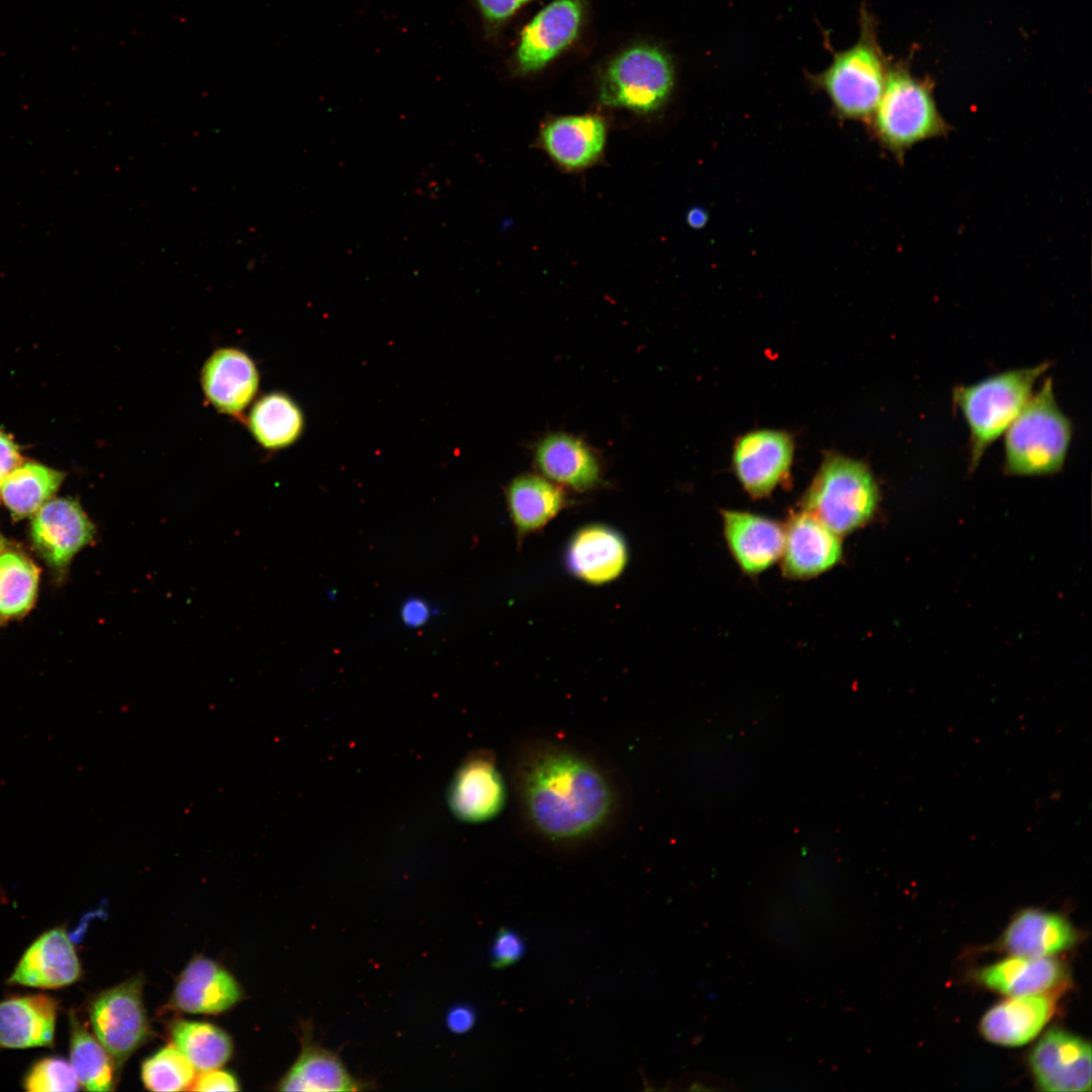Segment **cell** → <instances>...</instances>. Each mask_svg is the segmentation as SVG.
Wrapping results in <instances>:
<instances>
[{
  "label": "cell",
  "instance_id": "6da1fadb",
  "mask_svg": "<svg viewBox=\"0 0 1092 1092\" xmlns=\"http://www.w3.org/2000/svg\"><path fill=\"white\" fill-rule=\"evenodd\" d=\"M509 777L520 830L548 849L576 852L608 841L626 817L618 769L590 745L559 732L519 737Z\"/></svg>",
  "mask_w": 1092,
  "mask_h": 1092
},
{
  "label": "cell",
  "instance_id": "7a4b0ae2",
  "mask_svg": "<svg viewBox=\"0 0 1092 1092\" xmlns=\"http://www.w3.org/2000/svg\"><path fill=\"white\" fill-rule=\"evenodd\" d=\"M860 32L850 48L836 53L830 66L812 75L842 118L869 120L883 95L890 65L879 44L873 16L863 10Z\"/></svg>",
  "mask_w": 1092,
  "mask_h": 1092
},
{
  "label": "cell",
  "instance_id": "3957f363",
  "mask_svg": "<svg viewBox=\"0 0 1092 1092\" xmlns=\"http://www.w3.org/2000/svg\"><path fill=\"white\" fill-rule=\"evenodd\" d=\"M1072 435L1071 421L1057 403L1053 380L1046 378L1005 432L1006 471L1020 476L1059 471Z\"/></svg>",
  "mask_w": 1092,
  "mask_h": 1092
},
{
  "label": "cell",
  "instance_id": "277c9868",
  "mask_svg": "<svg viewBox=\"0 0 1092 1092\" xmlns=\"http://www.w3.org/2000/svg\"><path fill=\"white\" fill-rule=\"evenodd\" d=\"M1050 363L1012 369L953 389V402L970 431V462L975 469L987 449L1019 415Z\"/></svg>",
  "mask_w": 1092,
  "mask_h": 1092
},
{
  "label": "cell",
  "instance_id": "5b68a950",
  "mask_svg": "<svg viewBox=\"0 0 1092 1092\" xmlns=\"http://www.w3.org/2000/svg\"><path fill=\"white\" fill-rule=\"evenodd\" d=\"M879 498L878 484L866 463L832 454L817 470L800 509L842 537L873 518Z\"/></svg>",
  "mask_w": 1092,
  "mask_h": 1092
},
{
  "label": "cell",
  "instance_id": "8992f818",
  "mask_svg": "<svg viewBox=\"0 0 1092 1092\" xmlns=\"http://www.w3.org/2000/svg\"><path fill=\"white\" fill-rule=\"evenodd\" d=\"M872 117L874 132L882 146L901 161L916 144L944 135L948 130L930 81L914 76L906 65L890 67Z\"/></svg>",
  "mask_w": 1092,
  "mask_h": 1092
},
{
  "label": "cell",
  "instance_id": "52a82bcc",
  "mask_svg": "<svg viewBox=\"0 0 1092 1092\" xmlns=\"http://www.w3.org/2000/svg\"><path fill=\"white\" fill-rule=\"evenodd\" d=\"M672 86L669 59L656 48L636 47L610 64L601 83L600 100L609 106L647 113L663 104Z\"/></svg>",
  "mask_w": 1092,
  "mask_h": 1092
},
{
  "label": "cell",
  "instance_id": "ba28073f",
  "mask_svg": "<svg viewBox=\"0 0 1092 1092\" xmlns=\"http://www.w3.org/2000/svg\"><path fill=\"white\" fill-rule=\"evenodd\" d=\"M143 985L142 978H132L102 991L89 1005L93 1032L112 1057L118 1071L151 1035L143 1003Z\"/></svg>",
  "mask_w": 1092,
  "mask_h": 1092
},
{
  "label": "cell",
  "instance_id": "9c48e42d",
  "mask_svg": "<svg viewBox=\"0 0 1092 1092\" xmlns=\"http://www.w3.org/2000/svg\"><path fill=\"white\" fill-rule=\"evenodd\" d=\"M794 444L783 431L755 430L737 439L732 463L745 492L753 498L771 494L790 476Z\"/></svg>",
  "mask_w": 1092,
  "mask_h": 1092
},
{
  "label": "cell",
  "instance_id": "30bf717a",
  "mask_svg": "<svg viewBox=\"0 0 1092 1092\" xmlns=\"http://www.w3.org/2000/svg\"><path fill=\"white\" fill-rule=\"evenodd\" d=\"M447 800L453 815L467 823H482L500 813L507 787L492 751L477 749L466 755L454 772Z\"/></svg>",
  "mask_w": 1092,
  "mask_h": 1092
},
{
  "label": "cell",
  "instance_id": "8fae6325",
  "mask_svg": "<svg viewBox=\"0 0 1092 1092\" xmlns=\"http://www.w3.org/2000/svg\"><path fill=\"white\" fill-rule=\"evenodd\" d=\"M784 529L780 560L786 577L795 580L817 577L841 561L842 537L809 513L801 509L792 512Z\"/></svg>",
  "mask_w": 1092,
  "mask_h": 1092
},
{
  "label": "cell",
  "instance_id": "7c38bea8",
  "mask_svg": "<svg viewBox=\"0 0 1092 1092\" xmlns=\"http://www.w3.org/2000/svg\"><path fill=\"white\" fill-rule=\"evenodd\" d=\"M1029 1066L1043 1091L1091 1090V1045L1064 1029H1050L1037 1041Z\"/></svg>",
  "mask_w": 1092,
  "mask_h": 1092
},
{
  "label": "cell",
  "instance_id": "4fadbf2b",
  "mask_svg": "<svg viewBox=\"0 0 1092 1092\" xmlns=\"http://www.w3.org/2000/svg\"><path fill=\"white\" fill-rule=\"evenodd\" d=\"M32 543L56 569H64L95 536V527L81 506L71 498L47 502L31 522Z\"/></svg>",
  "mask_w": 1092,
  "mask_h": 1092
},
{
  "label": "cell",
  "instance_id": "5bb4252c",
  "mask_svg": "<svg viewBox=\"0 0 1092 1092\" xmlns=\"http://www.w3.org/2000/svg\"><path fill=\"white\" fill-rule=\"evenodd\" d=\"M565 566L576 579L604 585L619 578L629 562V548L615 528L594 523L580 527L569 538Z\"/></svg>",
  "mask_w": 1092,
  "mask_h": 1092
},
{
  "label": "cell",
  "instance_id": "9a60e30c",
  "mask_svg": "<svg viewBox=\"0 0 1092 1092\" xmlns=\"http://www.w3.org/2000/svg\"><path fill=\"white\" fill-rule=\"evenodd\" d=\"M200 382L207 401L218 413L241 420L258 393L260 374L244 351L216 349L204 362Z\"/></svg>",
  "mask_w": 1092,
  "mask_h": 1092
},
{
  "label": "cell",
  "instance_id": "2e32d148",
  "mask_svg": "<svg viewBox=\"0 0 1092 1092\" xmlns=\"http://www.w3.org/2000/svg\"><path fill=\"white\" fill-rule=\"evenodd\" d=\"M723 536L740 570L758 575L781 559L785 529L779 521L751 512L721 511Z\"/></svg>",
  "mask_w": 1092,
  "mask_h": 1092
},
{
  "label": "cell",
  "instance_id": "e0dca14e",
  "mask_svg": "<svg viewBox=\"0 0 1092 1092\" xmlns=\"http://www.w3.org/2000/svg\"><path fill=\"white\" fill-rule=\"evenodd\" d=\"M81 973L80 961L67 931L64 927H54L41 933L25 949L7 982L59 989L77 982Z\"/></svg>",
  "mask_w": 1092,
  "mask_h": 1092
},
{
  "label": "cell",
  "instance_id": "ac0fdd59",
  "mask_svg": "<svg viewBox=\"0 0 1092 1092\" xmlns=\"http://www.w3.org/2000/svg\"><path fill=\"white\" fill-rule=\"evenodd\" d=\"M580 21L578 0H555L536 14L521 33L517 51L521 71L545 67L575 38Z\"/></svg>",
  "mask_w": 1092,
  "mask_h": 1092
},
{
  "label": "cell",
  "instance_id": "d6986e66",
  "mask_svg": "<svg viewBox=\"0 0 1092 1092\" xmlns=\"http://www.w3.org/2000/svg\"><path fill=\"white\" fill-rule=\"evenodd\" d=\"M311 1031L312 1026H303L299 1056L279 1081L278 1090L339 1092L372 1088L371 1082L355 1078L338 1054L314 1042Z\"/></svg>",
  "mask_w": 1092,
  "mask_h": 1092
},
{
  "label": "cell",
  "instance_id": "ffe728a7",
  "mask_svg": "<svg viewBox=\"0 0 1092 1092\" xmlns=\"http://www.w3.org/2000/svg\"><path fill=\"white\" fill-rule=\"evenodd\" d=\"M243 997L241 986L230 972L202 957L192 960L181 973L172 995V1004L193 1014L221 1013Z\"/></svg>",
  "mask_w": 1092,
  "mask_h": 1092
},
{
  "label": "cell",
  "instance_id": "44dd1931",
  "mask_svg": "<svg viewBox=\"0 0 1092 1092\" xmlns=\"http://www.w3.org/2000/svg\"><path fill=\"white\" fill-rule=\"evenodd\" d=\"M535 464L541 475L576 491H588L602 481L597 455L581 439L555 433L543 438L535 448Z\"/></svg>",
  "mask_w": 1092,
  "mask_h": 1092
},
{
  "label": "cell",
  "instance_id": "7402d4cb",
  "mask_svg": "<svg viewBox=\"0 0 1092 1092\" xmlns=\"http://www.w3.org/2000/svg\"><path fill=\"white\" fill-rule=\"evenodd\" d=\"M606 139V123L594 114L555 118L540 132L544 151L568 170H579L595 163L603 153Z\"/></svg>",
  "mask_w": 1092,
  "mask_h": 1092
},
{
  "label": "cell",
  "instance_id": "603a6c76",
  "mask_svg": "<svg viewBox=\"0 0 1092 1092\" xmlns=\"http://www.w3.org/2000/svg\"><path fill=\"white\" fill-rule=\"evenodd\" d=\"M59 1003L31 994L0 1001V1048L53 1046Z\"/></svg>",
  "mask_w": 1092,
  "mask_h": 1092
},
{
  "label": "cell",
  "instance_id": "cb8c5ba5",
  "mask_svg": "<svg viewBox=\"0 0 1092 1092\" xmlns=\"http://www.w3.org/2000/svg\"><path fill=\"white\" fill-rule=\"evenodd\" d=\"M1054 1008L1055 1000L1048 994L1011 997L986 1012L980 1031L991 1042L1022 1045L1039 1033Z\"/></svg>",
  "mask_w": 1092,
  "mask_h": 1092
},
{
  "label": "cell",
  "instance_id": "d4e9b609",
  "mask_svg": "<svg viewBox=\"0 0 1092 1092\" xmlns=\"http://www.w3.org/2000/svg\"><path fill=\"white\" fill-rule=\"evenodd\" d=\"M511 521L520 538L547 526L566 507L563 487L543 475L525 473L513 478L506 488Z\"/></svg>",
  "mask_w": 1092,
  "mask_h": 1092
},
{
  "label": "cell",
  "instance_id": "484cf974",
  "mask_svg": "<svg viewBox=\"0 0 1092 1092\" xmlns=\"http://www.w3.org/2000/svg\"><path fill=\"white\" fill-rule=\"evenodd\" d=\"M978 980L986 987L1018 997L1046 994L1067 979L1065 967L1052 958L1014 956L981 969Z\"/></svg>",
  "mask_w": 1092,
  "mask_h": 1092
},
{
  "label": "cell",
  "instance_id": "4316f807",
  "mask_svg": "<svg viewBox=\"0 0 1092 1092\" xmlns=\"http://www.w3.org/2000/svg\"><path fill=\"white\" fill-rule=\"evenodd\" d=\"M1076 940L1075 929L1061 915L1025 910L1006 928L1003 945L1014 956L1043 958L1070 948Z\"/></svg>",
  "mask_w": 1092,
  "mask_h": 1092
},
{
  "label": "cell",
  "instance_id": "83f0119b",
  "mask_svg": "<svg viewBox=\"0 0 1092 1092\" xmlns=\"http://www.w3.org/2000/svg\"><path fill=\"white\" fill-rule=\"evenodd\" d=\"M248 428L256 442L268 451L295 444L302 436L305 419L301 407L283 391L262 395L252 405Z\"/></svg>",
  "mask_w": 1092,
  "mask_h": 1092
},
{
  "label": "cell",
  "instance_id": "f1b7e54d",
  "mask_svg": "<svg viewBox=\"0 0 1092 1092\" xmlns=\"http://www.w3.org/2000/svg\"><path fill=\"white\" fill-rule=\"evenodd\" d=\"M64 478V473L34 462L17 466L4 481L0 495L14 519L34 515L49 502Z\"/></svg>",
  "mask_w": 1092,
  "mask_h": 1092
},
{
  "label": "cell",
  "instance_id": "f546056e",
  "mask_svg": "<svg viewBox=\"0 0 1092 1092\" xmlns=\"http://www.w3.org/2000/svg\"><path fill=\"white\" fill-rule=\"evenodd\" d=\"M70 1063L80 1086L88 1091H111L118 1069L102 1043L70 1013Z\"/></svg>",
  "mask_w": 1092,
  "mask_h": 1092
},
{
  "label": "cell",
  "instance_id": "4dcf8cb0",
  "mask_svg": "<svg viewBox=\"0 0 1092 1092\" xmlns=\"http://www.w3.org/2000/svg\"><path fill=\"white\" fill-rule=\"evenodd\" d=\"M170 1032L174 1045L198 1072L219 1069L233 1054L232 1038L214 1024L177 1020Z\"/></svg>",
  "mask_w": 1092,
  "mask_h": 1092
},
{
  "label": "cell",
  "instance_id": "1f68e13d",
  "mask_svg": "<svg viewBox=\"0 0 1092 1092\" xmlns=\"http://www.w3.org/2000/svg\"><path fill=\"white\" fill-rule=\"evenodd\" d=\"M39 570L24 554L0 552V617L16 618L29 611L38 587Z\"/></svg>",
  "mask_w": 1092,
  "mask_h": 1092
},
{
  "label": "cell",
  "instance_id": "d6a6232c",
  "mask_svg": "<svg viewBox=\"0 0 1092 1092\" xmlns=\"http://www.w3.org/2000/svg\"><path fill=\"white\" fill-rule=\"evenodd\" d=\"M195 1069L175 1045L158 1051L142 1065L145 1087L157 1092H173L190 1089L195 1080Z\"/></svg>",
  "mask_w": 1092,
  "mask_h": 1092
},
{
  "label": "cell",
  "instance_id": "836d02e7",
  "mask_svg": "<svg viewBox=\"0 0 1092 1092\" xmlns=\"http://www.w3.org/2000/svg\"><path fill=\"white\" fill-rule=\"evenodd\" d=\"M79 1087L71 1063L58 1057L35 1062L23 1079V1088L30 1092L77 1091Z\"/></svg>",
  "mask_w": 1092,
  "mask_h": 1092
},
{
  "label": "cell",
  "instance_id": "e575fe53",
  "mask_svg": "<svg viewBox=\"0 0 1092 1092\" xmlns=\"http://www.w3.org/2000/svg\"><path fill=\"white\" fill-rule=\"evenodd\" d=\"M526 952V942L519 932L502 927L490 947V963L494 969H505L518 963Z\"/></svg>",
  "mask_w": 1092,
  "mask_h": 1092
},
{
  "label": "cell",
  "instance_id": "d590c367",
  "mask_svg": "<svg viewBox=\"0 0 1092 1092\" xmlns=\"http://www.w3.org/2000/svg\"><path fill=\"white\" fill-rule=\"evenodd\" d=\"M530 0H475L485 23L496 26Z\"/></svg>",
  "mask_w": 1092,
  "mask_h": 1092
},
{
  "label": "cell",
  "instance_id": "8d00e7d4",
  "mask_svg": "<svg viewBox=\"0 0 1092 1092\" xmlns=\"http://www.w3.org/2000/svg\"><path fill=\"white\" fill-rule=\"evenodd\" d=\"M190 1089L203 1092L238 1091L240 1090V1086L233 1074L226 1071L213 1069L201 1072V1075L195 1078Z\"/></svg>",
  "mask_w": 1092,
  "mask_h": 1092
},
{
  "label": "cell",
  "instance_id": "74e56055",
  "mask_svg": "<svg viewBox=\"0 0 1092 1092\" xmlns=\"http://www.w3.org/2000/svg\"><path fill=\"white\" fill-rule=\"evenodd\" d=\"M21 463L17 445L12 438L0 432V490L8 475Z\"/></svg>",
  "mask_w": 1092,
  "mask_h": 1092
},
{
  "label": "cell",
  "instance_id": "f35d334b",
  "mask_svg": "<svg viewBox=\"0 0 1092 1092\" xmlns=\"http://www.w3.org/2000/svg\"><path fill=\"white\" fill-rule=\"evenodd\" d=\"M476 1014L473 1008L460 1004L452 1007L446 1016L448 1029L456 1034L469 1031L475 1024Z\"/></svg>",
  "mask_w": 1092,
  "mask_h": 1092
},
{
  "label": "cell",
  "instance_id": "ab89813d",
  "mask_svg": "<svg viewBox=\"0 0 1092 1092\" xmlns=\"http://www.w3.org/2000/svg\"><path fill=\"white\" fill-rule=\"evenodd\" d=\"M428 605L419 599L407 601L401 610L403 622L411 627L423 625L429 618Z\"/></svg>",
  "mask_w": 1092,
  "mask_h": 1092
},
{
  "label": "cell",
  "instance_id": "60d3db41",
  "mask_svg": "<svg viewBox=\"0 0 1092 1092\" xmlns=\"http://www.w3.org/2000/svg\"><path fill=\"white\" fill-rule=\"evenodd\" d=\"M708 213L701 207H694L688 211V224L694 229L703 228L708 221Z\"/></svg>",
  "mask_w": 1092,
  "mask_h": 1092
},
{
  "label": "cell",
  "instance_id": "b9f144b4",
  "mask_svg": "<svg viewBox=\"0 0 1092 1092\" xmlns=\"http://www.w3.org/2000/svg\"><path fill=\"white\" fill-rule=\"evenodd\" d=\"M4 547H5V541H4L3 537L0 535V552L4 549Z\"/></svg>",
  "mask_w": 1092,
  "mask_h": 1092
}]
</instances>
